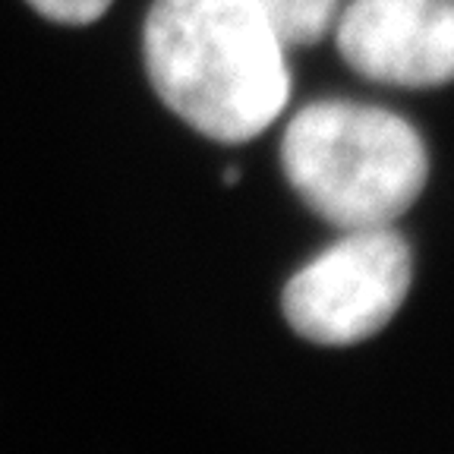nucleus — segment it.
Segmentation results:
<instances>
[{
	"mask_svg": "<svg viewBox=\"0 0 454 454\" xmlns=\"http://www.w3.org/2000/svg\"><path fill=\"white\" fill-rule=\"evenodd\" d=\"M259 4L287 48L322 42L340 10V0H259Z\"/></svg>",
	"mask_w": 454,
	"mask_h": 454,
	"instance_id": "obj_5",
	"label": "nucleus"
},
{
	"mask_svg": "<svg viewBox=\"0 0 454 454\" xmlns=\"http://www.w3.org/2000/svg\"><path fill=\"white\" fill-rule=\"evenodd\" d=\"M142 51L158 98L208 139H253L291 98L287 44L259 0H155Z\"/></svg>",
	"mask_w": 454,
	"mask_h": 454,
	"instance_id": "obj_1",
	"label": "nucleus"
},
{
	"mask_svg": "<svg viewBox=\"0 0 454 454\" xmlns=\"http://www.w3.org/2000/svg\"><path fill=\"white\" fill-rule=\"evenodd\" d=\"M284 174L312 212L344 231L388 227L429 177L419 133L397 114L356 101H316L287 123Z\"/></svg>",
	"mask_w": 454,
	"mask_h": 454,
	"instance_id": "obj_2",
	"label": "nucleus"
},
{
	"mask_svg": "<svg viewBox=\"0 0 454 454\" xmlns=\"http://www.w3.org/2000/svg\"><path fill=\"white\" fill-rule=\"evenodd\" d=\"M413 278L411 247L397 231L363 227L319 253L284 287V316L300 338L348 348L391 322Z\"/></svg>",
	"mask_w": 454,
	"mask_h": 454,
	"instance_id": "obj_3",
	"label": "nucleus"
},
{
	"mask_svg": "<svg viewBox=\"0 0 454 454\" xmlns=\"http://www.w3.org/2000/svg\"><path fill=\"white\" fill-rule=\"evenodd\" d=\"M44 20L64 22V26H89L101 20L111 7V0H28Z\"/></svg>",
	"mask_w": 454,
	"mask_h": 454,
	"instance_id": "obj_6",
	"label": "nucleus"
},
{
	"mask_svg": "<svg viewBox=\"0 0 454 454\" xmlns=\"http://www.w3.org/2000/svg\"><path fill=\"white\" fill-rule=\"evenodd\" d=\"M332 28L350 70L372 82H454V0H350Z\"/></svg>",
	"mask_w": 454,
	"mask_h": 454,
	"instance_id": "obj_4",
	"label": "nucleus"
}]
</instances>
